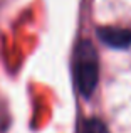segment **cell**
<instances>
[{"instance_id":"cell-3","label":"cell","mask_w":131,"mask_h":133,"mask_svg":"<svg viewBox=\"0 0 131 133\" xmlns=\"http://www.w3.org/2000/svg\"><path fill=\"white\" fill-rule=\"evenodd\" d=\"M79 133H109V131H108L106 125L103 123L101 120H98V118H89V120H86L84 123L81 125Z\"/></svg>"},{"instance_id":"cell-1","label":"cell","mask_w":131,"mask_h":133,"mask_svg":"<svg viewBox=\"0 0 131 133\" xmlns=\"http://www.w3.org/2000/svg\"><path fill=\"white\" fill-rule=\"evenodd\" d=\"M74 78L82 96H89L96 89L99 78V61L96 49L89 41H82L74 54Z\"/></svg>"},{"instance_id":"cell-2","label":"cell","mask_w":131,"mask_h":133,"mask_svg":"<svg viewBox=\"0 0 131 133\" xmlns=\"http://www.w3.org/2000/svg\"><path fill=\"white\" fill-rule=\"evenodd\" d=\"M99 37L109 44L111 47H128L131 44V30L116 29V27H104L99 30Z\"/></svg>"}]
</instances>
